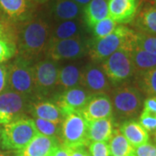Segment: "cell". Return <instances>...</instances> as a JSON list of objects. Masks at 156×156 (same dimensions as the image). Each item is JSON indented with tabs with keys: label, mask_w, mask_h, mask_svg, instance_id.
Wrapping results in <instances>:
<instances>
[{
	"label": "cell",
	"mask_w": 156,
	"mask_h": 156,
	"mask_svg": "<svg viewBox=\"0 0 156 156\" xmlns=\"http://www.w3.org/2000/svg\"><path fill=\"white\" fill-rule=\"evenodd\" d=\"M50 35L49 24L40 17L29 18L21 22L17 32L19 56L29 62L37 59L47 49Z\"/></svg>",
	"instance_id": "6da1fadb"
},
{
	"label": "cell",
	"mask_w": 156,
	"mask_h": 156,
	"mask_svg": "<svg viewBox=\"0 0 156 156\" xmlns=\"http://www.w3.org/2000/svg\"><path fill=\"white\" fill-rule=\"evenodd\" d=\"M135 31L120 24L110 35L103 38H94L87 44L88 54L91 60L102 62L120 49L131 50L134 47Z\"/></svg>",
	"instance_id": "7a4b0ae2"
},
{
	"label": "cell",
	"mask_w": 156,
	"mask_h": 156,
	"mask_svg": "<svg viewBox=\"0 0 156 156\" xmlns=\"http://www.w3.org/2000/svg\"><path fill=\"white\" fill-rule=\"evenodd\" d=\"M38 134L33 119L21 117L0 129V146L8 151H19Z\"/></svg>",
	"instance_id": "3957f363"
},
{
	"label": "cell",
	"mask_w": 156,
	"mask_h": 156,
	"mask_svg": "<svg viewBox=\"0 0 156 156\" xmlns=\"http://www.w3.org/2000/svg\"><path fill=\"white\" fill-rule=\"evenodd\" d=\"M110 99L114 113L122 119L137 116L143 106V96L136 86L122 84L113 90Z\"/></svg>",
	"instance_id": "277c9868"
},
{
	"label": "cell",
	"mask_w": 156,
	"mask_h": 156,
	"mask_svg": "<svg viewBox=\"0 0 156 156\" xmlns=\"http://www.w3.org/2000/svg\"><path fill=\"white\" fill-rule=\"evenodd\" d=\"M7 85L9 90L25 96L35 93L32 65L30 62L18 56L7 66Z\"/></svg>",
	"instance_id": "5b68a950"
},
{
	"label": "cell",
	"mask_w": 156,
	"mask_h": 156,
	"mask_svg": "<svg viewBox=\"0 0 156 156\" xmlns=\"http://www.w3.org/2000/svg\"><path fill=\"white\" fill-rule=\"evenodd\" d=\"M60 139L61 144L71 149L89 145L87 121L80 113H71L64 116L61 124Z\"/></svg>",
	"instance_id": "8992f818"
},
{
	"label": "cell",
	"mask_w": 156,
	"mask_h": 156,
	"mask_svg": "<svg viewBox=\"0 0 156 156\" xmlns=\"http://www.w3.org/2000/svg\"><path fill=\"white\" fill-rule=\"evenodd\" d=\"M101 69L112 84L123 83L134 76L130 51L120 49L101 62Z\"/></svg>",
	"instance_id": "52a82bcc"
},
{
	"label": "cell",
	"mask_w": 156,
	"mask_h": 156,
	"mask_svg": "<svg viewBox=\"0 0 156 156\" xmlns=\"http://www.w3.org/2000/svg\"><path fill=\"white\" fill-rule=\"evenodd\" d=\"M59 68L56 62L50 59L42 60L32 65L34 88L36 95H50L56 89Z\"/></svg>",
	"instance_id": "ba28073f"
},
{
	"label": "cell",
	"mask_w": 156,
	"mask_h": 156,
	"mask_svg": "<svg viewBox=\"0 0 156 156\" xmlns=\"http://www.w3.org/2000/svg\"><path fill=\"white\" fill-rule=\"evenodd\" d=\"M88 51L87 44L81 36L73 38L50 42L46 49V56L53 62L74 60L84 56Z\"/></svg>",
	"instance_id": "9c48e42d"
},
{
	"label": "cell",
	"mask_w": 156,
	"mask_h": 156,
	"mask_svg": "<svg viewBox=\"0 0 156 156\" xmlns=\"http://www.w3.org/2000/svg\"><path fill=\"white\" fill-rule=\"evenodd\" d=\"M30 110L28 97L11 90L0 94V125H6L17 120L26 110Z\"/></svg>",
	"instance_id": "30bf717a"
},
{
	"label": "cell",
	"mask_w": 156,
	"mask_h": 156,
	"mask_svg": "<svg viewBox=\"0 0 156 156\" xmlns=\"http://www.w3.org/2000/svg\"><path fill=\"white\" fill-rule=\"evenodd\" d=\"M92 93L81 86L62 91L55 99V103L62 114L67 115L71 113H80L86 105Z\"/></svg>",
	"instance_id": "8fae6325"
},
{
	"label": "cell",
	"mask_w": 156,
	"mask_h": 156,
	"mask_svg": "<svg viewBox=\"0 0 156 156\" xmlns=\"http://www.w3.org/2000/svg\"><path fill=\"white\" fill-rule=\"evenodd\" d=\"M79 86L87 89L92 94L105 93L111 90V83L101 66L90 63L82 69Z\"/></svg>",
	"instance_id": "7c38bea8"
},
{
	"label": "cell",
	"mask_w": 156,
	"mask_h": 156,
	"mask_svg": "<svg viewBox=\"0 0 156 156\" xmlns=\"http://www.w3.org/2000/svg\"><path fill=\"white\" fill-rule=\"evenodd\" d=\"M80 114L87 122L112 118L114 109L110 96L105 93L92 94Z\"/></svg>",
	"instance_id": "4fadbf2b"
},
{
	"label": "cell",
	"mask_w": 156,
	"mask_h": 156,
	"mask_svg": "<svg viewBox=\"0 0 156 156\" xmlns=\"http://www.w3.org/2000/svg\"><path fill=\"white\" fill-rule=\"evenodd\" d=\"M60 145L58 138L38 134L25 147L17 152L18 156H52Z\"/></svg>",
	"instance_id": "5bb4252c"
},
{
	"label": "cell",
	"mask_w": 156,
	"mask_h": 156,
	"mask_svg": "<svg viewBox=\"0 0 156 156\" xmlns=\"http://www.w3.org/2000/svg\"><path fill=\"white\" fill-rule=\"evenodd\" d=\"M108 17L119 24L133 21L137 14L139 0H108Z\"/></svg>",
	"instance_id": "9a60e30c"
},
{
	"label": "cell",
	"mask_w": 156,
	"mask_h": 156,
	"mask_svg": "<svg viewBox=\"0 0 156 156\" xmlns=\"http://www.w3.org/2000/svg\"><path fill=\"white\" fill-rule=\"evenodd\" d=\"M30 0H0V12L8 21L23 22L30 18Z\"/></svg>",
	"instance_id": "2e32d148"
},
{
	"label": "cell",
	"mask_w": 156,
	"mask_h": 156,
	"mask_svg": "<svg viewBox=\"0 0 156 156\" xmlns=\"http://www.w3.org/2000/svg\"><path fill=\"white\" fill-rule=\"evenodd\" d=\"M30 111L35 118L50 121L56 123H62L64 115L55 102L50 101H40L33 102L30 107Z\"/></svg>",
	"instance_id": "e0dca14e"
},
{
	"label": "cell",
	"mask_w": 156,
	"mask_h": 156,
	"mask_svg": "<svg viewBox=\"0 0 156 156\" xmlns=\"http://www.w3.org/2000/svg\"><path fill=\"white\" fill-rule=\"evenodd\" d=\"M88 138L91 141H109L114 133L113 118L87 122Z\"/></svg>",
	"instance_id": "ac0fdd59"
},
{
	"label": "cell",
	"mask_w": 156,
	"mask_h": 156,
	"mask_svg": "<svg viewBox=\"0 0 156 156\" xmlns=\"http://www.w3.org/2000/svg\"><path fill=\"white\" fill-rule=\"evenodd\" d=\"M84 23L92 29L96 23L108 17V0H91L83 8Z\"/></svg>",
	"instance_id": "d6986e66"
},
{
	"label": "cell",
	"mask_w": 156,
	"mask_h": 156,
	"mask_svg": "<svg viewBox=\"0 0 156 156\" xmlns=\"http://www.w3.org/2000/svg\"><path fill=\"white\" fill-rule=\"evenodd\" d=\"M120 132L124 135L131 145L137 147L149 140V134L139 122L134 120L126 121L120 128Z\"/></svg>",
	"instance_id": "ffe728a7"
},
{
	"label": "cell",
	"mask_w": 156,
	"mask_h": 156,
	"mask_svg": "<svg viewBox=\"0 0 156 156\" xmlns=\"http://www.w3.org/2000/svg\"><path fill=\"white\" fill-rule=\"evenodd\" d=\"M135 26L139 31L156 36V6L146 5L135 16Z\"/></svg>",
	"instance_id": "44dd1931"
},
{
	"label": "cell",
	"mask_w": 156,
	"mask_h": 156,
	"mask_svg": "<svg viewBox=\"0 0 156 156\" xmlns=\"http://www.w3.org/2000/svg\"><path fill=\"white\" fill-rule=\"evenodd\" d=\"M82 69L76 64H67L59 69L56 89L62 91L77 87L80 84Z\"/></svg>",
	"instance_id": "7402d4cb"
},
{
	"label": "cell",
	"mask_w": 156,
	"mask_h": 156,
	"mask_svg": "<svg viewBox=\"0 0 156 156\" xmlns=\"http://www.w3.org/2000/svg\"><path fill=\"white\" fill-rule=\"evenodd\" d=\"M83 7L73 0H56L53 5V15L57 21L75 20L82 14Z\"/></svg>",
	"instance_id": "603a6c76"
},
{
	"label": "cell",
	"mask_w": 156,
	"mask_h": 156,
	"mask_svg": "<svg viewBox=\"0 0 156 156\" xmlns=\"http://www.w3.org/2000/svg\"><path fill=\"white\" fill-rule=\"evenodd\" d=\"M134 75L139 76L156 68V55L151 54L138 47L130 51Z\"/></svg>",
	"instance_id": "cb8c5ba5"
},
{
	"label": "cell",
	"mask_w": 156,
	"mask_h": 156,
	"mask_svg": "<svg viewBox=\"0 0 156 156\" xmlns=\"http://www.w3.org/2000/svg\"><path fill=\"white\" fill-rule=\"evenodd\" d=\"M82 25L77 19L62 21L56 25L50 35V41H59L63 39L80 37Z\"/></svg>",
	"instance_id": "d4e9b609"
},
{
	"label": "cell",
	"mask_w": 156,
	"mask_h": 156,
	"mask_svg": "<svg viewBox=\"0 0 156 156\" xmlns=\"http://www.w3.org/2000/svg\"><path fill=\"white\" fill-rule=\"evenodd\" d=\"M108 146L111 156H135V147L118 129L114 130Z\"/></svg>",
	"instance_id": "484cf974"
},
{
	"label": "cell",
	"mask_w": 156,
	"mask_h": 156,
	"mask_svg": "<svg viewBox=\"0 0 156 156\" xmlns=\"http://www.w3.org/2000/svg\"><path fill=\"white\" fill-rule=\"evenodd\" d=\"M137 76L136 87L147 96H156V68Z\"/></svg>",
	"instance_id": "4316f807"
},
{
	"label": "cell",
	"mask_w": 156,
	"mask_h": 156,
	"mask_svg": "<svg viewBox=\"0 0 156 156\" xmlns=\"http://www.w3.org/2000/svg\"><path fill=\"white\" fill-rule=\"evenodd\" d=\"M33 120L38 134L46 136L56 137L60 140L62 123L53 122L40 118H35Z\"/></svg>",
	"instance_id": "83f0119b"
},
{
	"label": "cell",
	"mask_w": 156,
	"mask_h": 156,
	"mask_svg": "<svg viewBox=\"0 0 156 156\" xmlns=\"http://www.w3.org/2000/svg\"><path fill=\"white\" fill-rule=\"evenodd\" d=\"M134 46L156 55V36L137 31L134 36Z\"/></svg>",
	"instance_id": "f1b7e54d"
},
{
	"label": "cell",
	"mask_w": 156,
	"mask_h": 156,
	"mask_svg": "<svg viewBox=\"0 0 156 156\" xmlns=\"http://www.w3.org/2000/svg\"><path fill=\"white\" fill-rule=\"evenodd\" d=\"M117 25L118 23L114 21L110 17H107L106 18L96 23L92 28L95 38H103L110 35L115 30Z\"/></svg>",
	"instance_id": "f546056e"
},
{
	"label": "cell",
	"mask_w": 156,
	"mask_h": 156,
	"mask_svg": "<svg viewBox=\"0 0 156 156\" xmlns=\"http://www.w3.org/2000/svg\"><path fill=\"white\" fill-rule=\"evenodd\" d=\"M17 47L11 41L0 38V63L8 61L15 56Z\"/></svg>",
	"instance_id": "4dcf8cb0"
},
{
	"label": "cell",
	"mask_w": 156,
	"mask_h": 156,
	"mask_svg": "<svg viewBox=\"0 0 156 156\" xmlns=\"http://www.w3.org/2000/svg\"><path fill=\"white\" fill-rule=\"evenodd\" d=\"M139 122L148 133H154L156 131V115L154 114L142 110L140 114Z\"/></svg>",
	"instance_id": "1f68e13d"
},
{
	"label": "cell",
	"mask_w": 156,
	"mask_h": 156,
	"mask_svg": "<svg viewBox=\"0 0 156 156\" xmlns=\"http://www.w3.org/2000/svg\"><path fill=\"white\" fill-rule=\"evenodd\" d=\"M88 146L90 156H110L109 146L106 141H91Z\"/></svg>",
	"instance_id": "d6a6232c"
},
{
	"label": "cell",
	"mask_w": 156,
	"mask_h": 156,
	"mask_svg": "<svg viewBox=\"0 0 156 156\" xmlns=\"http://www.w3.org/2000/svg\"><path fill=\"white\" fill-rule=\"evenodd\" d=\"M135 156H156V146L147 142L135 147Z\"/></svg>",
	"instance_id": "836d02e7"
},
{
	"label": "cell",
	"mask_w": 156,
	"mask_h": 156,
	"mask_svg": "<svg viewBox=\"0 0 156 156\" xmlns=\"http://www.w3.org/2000/svg\"><path fill=\"white\" fill-rule=\"evenodd\" d=\"M7 88V66L0 63V94L5 91Z\"/></svg>",
	"instance_id": "e575fe53"
},
{
	"label": "cell",
	"mask_w": 156,
	"mask_h": 156,
	"mask_svg": "<svg viewBox=\"0 0 156 156\" xmlns=\"http://www.w3.org/2000/svg\"><path fill=\"white\" fill-rule=\"evenodd\" d=\"M143 110L156 115V96H148L143 101Z\"/></svg>",
	"instance_id": "d590c367"
},
{
	"label": "cell",
	"mask_w": 156,
	"mask_h": 156,
	"mask_svg": "<svg viewBox=\"0 0 156 156\" xmlns=\"http://www.w3.org/2000/svg\"><path fill=\"white\" fill-rule=\"evenodd\" d=\"M52 156H70V148L61 144L56 148Z\"/></svg>",
	"instance_id": "8d00e7d4"
},
{
	"label": "cell",
	"mask_w": 156,
	"mask_h": 156,
	"mask_svg": "<svg viewBox=\"0 0 156 156\" xmlns=\"http://www.w3.org/2000/svg\"><path fill=\"white\" fill-rule=\"evenodd\" d=\"M70 156H90V154L85 150L84 147H81L72 149L70 148Z\"/></svg>",
	"instance_id": "74e56055"
},
{
	"label": "cell",
	"mask_w": 156,
	"mask_h": 156,
	"mask_svg": "<svg viewBox=\"0 0 156 156\" xmlns=\"http://www.w3.org/2000/svg\"><path fill=\"white\" fill-rule=\"evenodd\" d=\"M73 1H74L75 3H76L77 5H79L82 6V7L83 8L84 6L87 5L89 4L91 0H73Z\"/></svg>",
	"instance_id": "f35d334b"
},
{
	"label": "cell",
	"mask_w": 156,
	"mask_h": 156,
	"mask_svg": "<svg viewBox=\"0 0 156 156\" xmlns=\"http://www.w3.org/2000/svg\"><path fill=\"white\" fill-rule=\"evenodd\" d=\"M5 156H18L17 151H8L5 153Z\"/></svg>",
	"instance_id": "ab89813d"
},
{
	"label": "cell",
	"mask_w": 156,
	"mask_h": 156,
	"mask_svg": "<svg viewBox=\"0 0 156 156\" xmlns=\"http://www.w3.org/2000/svg\"><path fill=\"white\" fill-rule=\"evenodd\" d=\"M31 3H36V4H44L45 2H47L48 0H30Z\"/></svg>",
	"instance_id": "60d3db41"
},
{
	"label": "cell",
	"mask_w": 156,
	"mask_h": 156,
	"mask_svg": "<svg viewBox=\"0 0 156 156\" xmlns=\"http://www.w3.org/2000/svg\"><path fill=\"white\" fill-rule=\"evenodd\" d=\"M3 34H4V30H3L2 25L0 24V38H2V37H3Z\"/></svg>",
	"instance_id": "b9f144b4"
},
{
	"label": "cell",
	"mask_w": 156,
	"mask_h": 156,
	"mask_svg": "<svg viewBox=\"0 0 156 156\" xmlns=\"http://www.w3.org/2000/svg\"><path fill=\"white\" fill-rule=\"evenodd\" d=\"M149 3H150V5H153L156 6V0H147Z\"/></svg>",
	"instance_id": "7bdbcfd3"
},
{
	"label": "cell",
	"mask_w": 156,
	"mask_h": 156,
	"mask_svg": "<svg viewBox=\"0 0 156 156\" xmlns=\"http://www.w3.org/2000/svg\"><path fill=\"white\" fill-rule=\"evenodd\" d=\"M0 156H5V153L2 152V151H0Z\"/></svg>",
	"instance_id": "ee69618b"
},
{
	"label": "cell",
	"mask_w": 156,
	"mask_h": 156,
	"mask_svg": "<svg viewBox=\"0 0 156 156\" xmlns=\"http://www.w3.org/2000/svg\"><path fill=\"white\" fill-rule=\"evenodd\" d=\"M154 136H155V138H156V131H155V134H154Z\"/></svg>",
	"instance_id": "f6af8a7d"
}]
</instances>
